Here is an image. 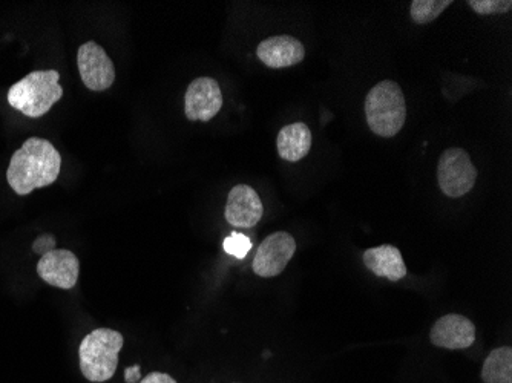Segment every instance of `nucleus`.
Returning a JSON list of instances; mask_svg holds the SVG:
<instances>
[{"mask_svg":"<svg viewBox=\"0 0 512 383\" xmlns=\"http://www.w3.org/2000/svg\"><path fill=\"white\" fill-rule=\"evenodd\" d=\"M142 380V367L140 365H132L125 370L126 383H138Z\"/></svg>","mask_w":512,"mask_h":383,"instance_id":"obj_21","label":"nucleus"},{"mask_svg":"<svg viewBox=\"0 0 512 383\" xmlns=\"http://www.w3.org/2000/svg\"><path fill=\"white\" fill-rule=\"evenodd\" d=\"M439 187L447 197H465L477 181V169L467 151L451 148L442 152L437 164Z\"/></svg>","mask_w":512,"mask_h":383,"instance_id":"obj_5","label":"nucleus"},{"mask_svg":"<svg viewBox=\"0 0 512 383\" xmlns=\"http://www.w3.org/2000/svg\"><path fill=\"white\" fill-rule=\"evenodd\" d=\"M430 341L445 350H467L476 342V325L462 315L442 316L431 328Z\"/></svg>","mask_w":512,"mask_h":383,"instance_id":"obj_11","label":"nucleus"},{"mask_svg":"<svg viewBox=\"0 0 512 383\" xmlns=\"http://www.w3.org/2000/svg\"><path fill=\"white\" fill-rule=\"evenodd\" d=\"M451 4V0H414L411 2V19L425 25L436 20Z\"/></svg>","mask_w":512,"mask_h":383,"instance_id":"obj_16","label":"nucleus"},{"mask_svg":"<svg viewBox=\"0 0 512 383\" xmlns=\"http://www.w3.org/2000/svg\"><path fill=\"white\" fill-rule=\"evenodd\" d=\"M368 128L382 138H393L404 128L407 103L401 86L393 80H384L368 91L365 99Z\"/></svg>","mask_w":512,"mask_h":383,"instance_id":"obj_4","label":"nucleus"},{"mask_svg":"<svg viewBox=\"0 0 512 383\" xmlns=\"http://www.w3.org/2000/svg\"><path fill=\"white\" fill-rule=\"evenodd\" d=\"M485 383H512V348L502 347L491 351L482 367Z\"/></svg>","mask_w":512,"mask_h":383,"instance_id":"obj_15","label":"nucleus"},{"mask_svg":"<svg viewBox=\"0 0 512 383\" xmlns=\"http://www.w3.org/2000/svg\"><path fill=\"white\" fill-rule=\"evenodd\" d=\"M138 383H177V380L169 374L154 371V373H149L148 376L143 377Z\"/></svg>","mask_w":512,"mask_h":383,"instance_id":"obj_20","label":"nucleus"},{"mask_svg":"<svg viewBox=\"0 0 512 383\" xmlns=\"http://www.w3.org/2000/svg\"><path fill=\"white\" fill-rule=\"evenodd\" d=\"M263 213V201L255 189L247 184H238L230 190L224 209V217L230 226L250 229L260 223Z\"/></svg>","mask_w":512,"mask_h":383,"instance_id":"obj_10","label":"nucleus"},{"mask_svg":"<svg viewBox=\"0 0 512 383\" xmlns=\"http://www.w3.org/2000/svg\"><path fill=\"white\" fill-rule=\"evenodd\" d=\"M37 275L46 284L57 289L71 290L76 287L80 275L79 258L71 250L54 249L40 256L37 262Z\"/></svg>","mask_w":512,"mask_h":383,"instance_id":"obj_9","label":"nucleus"},{"mask_svg":"<svg viewBox=\"0 0 512 383\" xmlns=\"http://www.w3.org/2000/svg\"><path fill=\"white\" fill-rule=\"evenodd\" d=\"M468 5L480 16L508 13L512 8L511 0H470Z\"/></svg>","mask_w":512,"mask_h":383,"instance_id":"obj_17","label":"nucleus"},{"mask_svg":"<svg viewBox=\"0 0 512 383\" xmlns=\"http://www.w3.org/2000/svg\"><path fill=\"white\" fill-rule=\"evenodd\" d=\"M223 108V94L217 80L198 77L184 95V115L191 122H209Z\"/></svg>","mask_w":512,"mask_h":383,"instance_id":"obj_8","label":"nucleus"},{"mask_svg":"<svg viewBox=\"0 0 512 383\" xmlns=\"http://www.w3.org/2000/svg\"><path fill=\"white\" fill-rule=\"evenodd\" d=\"M125 338L111 328H97L83 338L79 347L80 371L92 383L108 382L119 367Z\"/></svg>","mask_w":512,"mask_h":383,"instance_id":"obj_2","label":"nucleus"},{"mask_svg":"<svg viewBox=\"0 0 512 383\" xmlns=\"http://www.w3.org/2000/svg\"><path fill=\"white\" fill-rule=\"evenodd\" d=\"M80 79L89 91L100 92L111 88L115 82V66L97 42L83 43L77 53Z\"/></svg>","mask_w":512,"mask_h":383,"instance_id":"obj_6","label":"nucleus"},{"mask_svg":"<svg viewBox=\"0 0 512 383\" xmlns=\"http://www.w3.org/2000/svg\"><path fill=\"white\" fill-rule=\"evenodd\" d=\"M59 80L60 74L56 69L33 71L11 86L8 103L25 117H43L62 100L63 88L59 85Z\"/></svg>","mask_w":512,"mask_h":383,"instance_id":"obj_3","label":"nucleus"},{"mask_svg":"<svg viewBox=\"0 0 512 383\" xmlns=\"http://www.w3.org/2000/svg\"><path fill=\"white\" fill-rule=\"evenodd\" d=\"M256 56L264 65L273 69L298 65L306 57L304 45L292 36H273L258 45Z\"/></svg>","mask_w":512,"mask_h":383,"instance_id":"obj_12","label":"nucleus"},{"mask_svg":"<svg viewBox=\"0 0 512 383\" xmlns=\"http://www.w3.org/2000/svg\"><path fill=\"white\" fill-rule=\"evenodd\" d=\"M62 169V155L45 138L31 137L14 152L7 171L11 189L20 197L56 183Z\"/></svg>","mask_w":512,"mask_h":383,"instance_id":"obj_1","label":"nucleus"},{"mask_svg":"<svg viewBox=\"0 0 512 383\" xmlns=\"http://www.w3.org/2000/svg\"><path fill=\"white\" fill-rule=\"evenodd\" d=\"M364 264L370 272L391 282L401 281L407 276V266L401 250L390 244L365 250Z\"/></svg>","mask_w":512,"mask_h":383,"instance_id":"obj_13","label":"nucleus"},{"mask_svg":"<svg viewBox=\"0 0 512 383\" xmlns=\"http://www.w3.org/2000/svg\"><path fill=\"white\" fill-rule=\"evenodd\" d=\"M252 249V241L243 233H232L224 239V250L235 258H246L247 253Z\"/></svg>","mask_w":512,"mask_h":383,"instance_id":"obj_18","label":"nucleus"},{"mask_svg":"<svg viewBox=\"0 0 512 383\" xmlns=\"http://www.w3.org/2000/svg\"><path fill=\"white\" fill-rule=\"evenodd\" d=\"M279 157L283 160L296 163L307 157L312 149V132L306 123H293L284 126L276 140Z\"/></svg>","mask_w":512,"mask_h":383,"instance_id":"obj_14","label":"nucleus"},{"mask_svg":"<svg viewBox=\"0 0 512 383\" xmlns=\"http://www.w3.org/2000/svg\"><path fill=\"white\" fill-rule=\"evenodd\" d=\"M54 249H56V238L53 235H40L33 243V252L36 255L43 256Z\"/></svg>","mask_w":512,"mask_h":383,"instance_id":"obj_19","label":"nucleus"},{"mask_svg":"<svg viewBox=\"0 0 512 383\" xmlns=\"http://www.w3.org/2000/svg\"><path fill=\"white\" fill-rule=\"evenodd\" d=\"M295 252L296 241L290 233H272L256 250L252 264L253 272L260 278H275L286 270Z\"/></svg>","mask_w":512,"mask_h":383,"instance_id":"obj_7","label":"nucleus"}]
</instances>
